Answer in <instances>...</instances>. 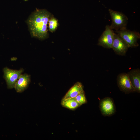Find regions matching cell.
I'll list each match as a JSON object with an SVG mask.
<instances>
[{"mask_svg":"<svg viewBox=\"0 0 140 140\" xmlns=\"http://www.w3.org/2000/svg\"><path fill=\"white\" fill-rule=\"evenodd\" d=\"M51 16L45 9H37L31 14L26 23L32 37L40 40L47 38V24Z\"/></svg>","mask_w":140,"mask_h":140,"instance_id":"cell-1","label":"cell"},{"mask_svg":"<svg viewBox=\"0 0 140 140\" xmlns=\"http://www.w3.org/2000/svg\"><path fill=\"white\" fill-rule=\"evenodd\" d=\"M111 19V24L109 25L112 29L117 31L127 29L128 18L123 13L109 9L108 10Z\"/></svg>","mask_w":140,"mask_h":140,"instance_id":"cell-2","label":"cell"},{"mask_svg":"<svg viewBox=\"0 0 140 140\" xmlns=\"http://www.w3.org/2000/svg\"><path fill=\"white\" fill-rule=\"evenodd\" d=\"M127 43L130 47H135L139 46L137 41L140 38L139 33L127 29L115 32Z\"/></svg>","mask_w":140,"mask_h":140,"instance_id":"cell-3","label":"cell"},{"mask_svg":"<svg viewBox=\"0 0 140 140\" xmlns=\"http://www.w3.org/2000/svg\"><path fill=\"white\" fill-rule=\"evenodd\" d=\"M115 34L110 26L107 25L105 30L99 39L98 45L105 48H111Z\"/></svg>","mask_w":140,"mask_h":140,"instance_id":"cell-4","label":"cell"},{"mask_svg":"<svg viewBox=\"0 0 140 140\" xmlns=\"http://www.w3.org/2000/svg\"><path fill=\"white\" fill-rule=\"evenodd\" d=\"M23 71L22 69L16 70L11 69L7 67L3 68L4 78L8 88L11 89L14 88L16 82Z\"/></svg>","mask_w":140,"mask_h":140,"instance_id":"cell-5","label":"cell"},{"mask_svg":"<svg viewBox=\"0 0 140 140\" xmlns=\"http://www.w3.org/2000/svg\"><path fill=\"white\" fill-rule=\"evenodd\" d=\"M117 80L118 87L121 91L126 94L135 92L127 73L120 74L117 76Z\"/></svg>","mask_w":140,"mask_h":140,"instance_id":"cell-6","label":"cell"},{"mask_svg":"<svg viewBox=\"0 0 140 140\" xmlns=\"http://www.w3.org/2000/svg\"><path fill=\"white\" fill-rule=\"evenodd\" d=\"M129 47L128 45L123 39L115 33L111 48L115 53L119 55H124Z\"/></svg>","mask_w":140,"mask_h":140,"instance_id":"cell-7","label":"cell"},{"mask_svg":"<svg viewBox=\"0 0 140 140\" xmlns=\"http://www.w3.org/2000/svg\"><path fill=\"white\" fill-rule=\"evenodd\" d=\"M100 107L102 114L104 116L111 115L115 111L113 100L109 97L105 98L100 101Z\"/></svg>","mask_w":140,"mask_h":140,"instance_id":"cell-8","label":"cell"},{"mask_svg":"<svg viewBox=\"0 0 140 140\" xmlns=\"http://www.w3.org/2000/svg\"><path fill=\"white\" fill-rule=\"evenodd\" d=\"M135 92L140 93V70L139 68L130 70L127 73Z\"/></svg>","mask_w":140,"mask_h":140,"instance_id":"cell-9","label":"cell"},{"mask_svg":"<svg viewBox=\"0 0 140 140\" xmlns=\"http://www.w3.org/2000/svg\"><path fill=\"white\" fill-rule=\"evenodd\" d=\"M30 81V75L26 74H21L16 82L14 88L17 92H22L27 88Z\"/></svg>","mask_w":140,"mask_h":140,"instance_id":"cell-10","label":"cell"},{"mask_svg":"<svg viewBox=\"0 0 140 140\" xmlns=\"http://www.w3.org/2000/svg\"><path fill=\"white\" fill-rule=\"evenodd\" d=\"M84 92L82 83L81 82H78L69 89L62 99L75 98L79 94Z\"/></svg>","mask_w":140,"mask_h":140,"instance_id":"cell-11","label":"cell"},{"mask_svg":"<svg viewBox=\"0 0 140 140\" xmlns=\"http://www.w3.org/2000/svg\"><path fill=\"white\" fill-rule=\"evenodd\" d=\"M61 104L64 107L71 110H74L80 106L75 98L62 99Z\"/></svg>","mask_w":140,"mask_h":140,"instance_id":"cell-12","label":"cell"},{"mask_svg":"<svg viewBox=\"0 0 140 140\" xmlns=\"http://www.w3.org/2000/svg\"><path fill=\"white\" fill-rule=\"evenodd\" d=\"M48 22L49 30L51 32H53L55 31L58 27V20L54 17H51Z\"/></svg>","mask_w":140,"mask_h":140,"instance_id":"cell-13","label":"cell"},{"mask_svg":"<svg viewBox=\"0 0 140 140\" xmlns=\"http://www.w3.org/2000/svg\"><path fill=\"white\" fill-rule=\"evenodd\" d=\"M75 98L80 106L87 102L84 92L79 94Z\"/></svg>","mask_w":140,"mask_h":140,"instance_id":"cell-14","label":"cell"}]
</instances>
